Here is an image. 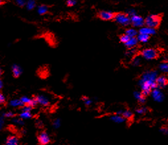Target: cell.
Segmentation results:
<instances>
[{"instance_id": "6da1fadb", "label": "cell", "mask_w": 168, "mask_h": 145, "mask_svg": "<svg viewBox=\"0 0 168 145\" xmlns=\"http://www.w3.org/2000/svg\"><path fill=\"white\" fill-rule=\"evenodd\" d=\"M157 73L156 71H150L144 73L140 81V85L142 88V92L146 96L152 92V90L157 88L156 79Z\"/></svg>"}, {"instance_id": "7a4b0ae2", "label": "cell", "mask_w": 168, "mask_h": 145, "mask_svg": "<svg viewBox=\"0 0 168 145\" xmlns=\"http://www.w3.org/2000/svg\"><path fill=\"white\" fill-rule=\"evenodd\" d=\"M162 21V16L159 15H150L145 19V25L146 27L156 29L159 27Z\"/></svg>"}, {"instance_id": "3957f363", "label": "cell", "mask_w": 168, "mask_h": 145, "mask_svg": "<svg viewBox=\"0 0 168 145\" xmlns=\"http://www.w3.org/2000/svg\"><path fill=\"white\" fill-rule=\"evenodd\" d=\"M114 21L122 26H128L130 24V17L126 13H117L115 14Z\"/></svg>"}, {"instance_id": "277c9868", "label": "cell", "mask_w": 168, "mask_h": 145, "mask_svg": "<svg viewBox=\"0 0 168 145\" xmlns=\"http://www.w3.org/2000/svg\"><path fill=\"white\" fill-rule=\"evenodd\" d=\"M141 55L147 60H152L158 57V52L154 48H146L141 52Z\"/></svg>"}, {"instance_id": "5b68a950", "label": "cell", "mask_w": 168, "mask_h": 145, "mask_svg": "<svg viewBox=\"0 0 168 145\" xmlns=\"http://www.w3.org/2000/svg\"><path fill=\"white\" fill-rule=\"evenodd\" d=\"M115 14V13L111 11H101L98 13L97 16L103 21H111V20H114Z\"/></svg>"}, {"instance_id": "8992f818", "label": "cell", "mask_w": 168, "mask_h": 145, "mask_svg": "<svg viewBox=\"0 0 168 145\" xmlns=\"http://www.w3.org/2000/svg\"><path fill=\"white\" fill-rule=\"evenodd\" d=\"M130 24L133 25V27H142L145 25V20L139 15H135L130 17Z\"/></svg>"}, {"instance_id": "52a82bcc", "label": "cell", "mask_w": 168, "mask_h": 145, "mask_svg": "<svg viewBox=\"0 0 168 145\" xmlns=\"http://www.w3.org/2000/svg\"><path fill=\"white\" fill-rule=\"evenodd\" d=\"M38 140L39 143L42 145H46L50 142V137H49L48 134L45 131L41 132V133L38 134Z\"/></svg>"}, {"instance_id": "ba28073f", "label": "cell", "mask_w": 168, "mask_h": 145, "mask_svg": "<svg viewBox=\"0 0 168 145\" xmlns=\"http://www.w3.org/2000/svg\"><path fill=\"white\" fill-rule=\"evenodd\" d=\"M157 88H164L168 85V79L164 75L159 76L156 79Z\"/></svg>"}, {"instance_id": "9c48e42d", "label": "cell", "mask_w": 168, "mask_h": 145, "mask_svg": "<svg viewBox=\"0 0 168 145\" xmlns=\"http://www.w3.org/2000/svg\"><path fill=\"white\" fill-rule=\"evenodd\" d=\"M20 99L25 105H28L31 107H34L38 104L37 101L36 100L35 98H30L27 97V96H23V97H21Z\"/></svg>"}, {"instance_id": "30bf717a", "label": "cell", "mask_w": 168, "mask_h": 145, "mask_svg": "<svg viewBox=\"0 0 168 145\" xmlns=\"http://www.w3.org/2000/svg\"><path fill=\"white\" fill-rule=\"evenodd\" d=\"M152 96L154 99V100H156L157 102H162L164 100V95H163V94L161 92V91L157 88H154V90H152Z\"/></svg>"}, {"instance_id": "8fae6325", "label": "cell", "mask_w": 168, "mask_h": 145, "mask_svg": "<svg viewBox=\"0 0 168 145\" xmlns=\"http://www.w3.org/2000/svg\"><path fill=\"white\" fill-rule=\"evenodd\" d=\"M36 100L37 101V103L40 104L41 106H47L49 105V100L48 98H46L45 96L44 95H37L35 97Z\"/></svg>"}, {"instance_id": "7c38bea8", "label": "cell", "mask_w": 168, "mask_h": 145, "mask_svg": "<svg viewBox=\"0 0 168 145\" xmlns=\"http://www.w3.org/2000/svg\"><path fill=\"white\" fill-rule=\"evenodd\" d=\"M139 33L140 34H144L149 36H152L156 34V29L150 28L148 27H142V29H140Z\"/></svg>"}, {"instance_id": "4fadbf2b", "label": "cell", "mask_w": 168, "mask_h": 145, "mask_svg": "<svg viewBox=\"0 0 168 145\" xmlns=\"http://www.w3.org/2000/svg\"><path fill=\"white\" fill-rule=\"evenodd\" d=\"M138 40L137 39V38L136 37L130 38L128 41L126 42L125 45L126 46V48H128L129 50L133 49V48L137 45V44H138Z\"/></svg>"}, {"instance_id": "5bb4252c", "label": "cell", "mask_w": 168, "mask_h": 145, "mask_svg": "<svg viewBox=\"0 0 168 145\" xmlns=\"http://www.w3.org/2000/svg\"><path fill=\"white\" fill-rule=\"evenodd\" d=\"M19 144V139L15 136H9L7 138L6 141V145H18Z\"/></svg>"}, {"instance_id": "9a60e30c", "label": "cell", "mask_w": 168, "mask_h": 145, "mask_svg": "<svg viewBox=\"0 0 168 145\" xmlns=\"http://www.w3.org/2000/svg\"><path fill=\"white\" fill-rule=\"evenodd\" d=\"M117 114H119V115L122 116L125 119H131L133 118V113L132 111L129 110H120L117 111Z\"/></svg>"}, {"instance_id": "2e32d148", "label": "cell", "mask_w": 168, "mask_h": 145, "mask_svg": "<svg viewBox=\"0 0 168 145\" xmlns=\"http://www.w3.org/2000/svg\"><path fill=\"white\" fill-rule=\"evenodd\" d=\"M12 73L13 77L15 78L19 77L22 73V69L21 68L19 65L15 64L12 66Z\"/></svg>"}, {"instance_id": "e0dca14e", "label": "cell", "mask_w": 168, "mask_h": 145, "mask_svg": "<svg viewBox=\"0 0 168 145\" xmlns=\"http://www.w3.org/2000/svg\"><path fill=\"white\" fill-rule=\"evenodd\" d=\"M110 119L116 123H122L125 121V119L122 116L117 113H116L115 115L111 116Z\"/></svg>"}, {"instance_id": "ac0fdd59", "label": "cell", "mask_w": 168, "mask_h": 145, "mask_svg": "<svg viewBox=\"0 0 168 145\" xmlns=\"http://www.w3.org/2000/svg\"><path fill=\"white\" fill-rule=\"evenodd\" d=\"M134 96L140 103L144 104L146 102V96L143 95L142 92H135L134 93Z\"/></svg>"}, {"instance_id": "d6986e66", "label": "cell", "mask_w": 168, "mask_h": 145, "mask_svg": "<svg viewBox=\"0 0 168 145\" xmlns=\"http://www.w3.org/2000/svg\"><path fill=\"white\" fill-rule=\"evenodd\" d=\"M9 106L13 108H17V107H23L25 106V104L22 102L21 99H15L9 102Z\"/></svg>"}, {"instance_id": "ffe728a7", "label": "cell", "mask_w": 168, "mask_h": 145, "mask_svg": "<svg viewBox=\"0 0 168 145\" xmlns=\"http://www.w3.org/2000/svg\"><path fill=\"white\" fill-rule=\"evenodd\" d=\"M48 11V7L45 5H41V6H38L37 8V12L40 15H45L47 13Z\"/></svg>"}, {"instance_id": "44dd1931", "label": "cell", "mask_w": 168, "mask_h": 145, "mask_svg": "<svg viewBox=\"0 0 168 145\" xmlns=\"http://www.w3.org/2000/svg\"><path fill=\"white\" fill-rule=\"evenodd\" d=\"M150 36L144 34H140L139 33L138 36H137V39H138V42L145 43L148 41L150 39Z\"/></svg>"}, {"instance_id": "7402d4cb", "label": "cell", "mask_w": 168, "mask_h": 145, "mask_svg": "<svg viewBox=\"0 0 168 145\" xmlns=\"http://www.w3.org/2000/svg\"><path fill=\"white\" fill-rule=\"evenodd\" d=\"M20 118L22 119H27L32 118V113L30 111H22L19 114Z\"/></svg>"}, {"instance_id": "603a6c76", "label": "cell", "mask_w": 168, "mask_h": 145, "mask_svg": "<svg viewBox=\"0 0 168 145\" xmlns=\"http://www.w3.org/2000/svg\"><path fill=\"white\" fill-rule=\"evenodd\" d=\"M159 70L163 73H168V63L167 62H163L160 63L159 65Z\"/></svg>"}, {"instance_id": "cb8c5ba5", "label": "cell", "mask_w": 168, "mask_h": 145, "mask_svg": "<svg viewBox=\"0 0 168 145\" xmlns=\"http://www.w3.org/2000/svg\"><path fill=\"white\" fill-rule=\"evenodd\" d=\"M125 34H127L129 37L133 38V37H136V36L137 35V34H138V32H137V31L135 29H128L126 30Z\"/></svg>"}, {"instance_id": "d4e9b609", "label": "cell", "mask_w": 168, "mask_h": 145, "mask_svg": "<svg viewBox=\"0 0 168 145\" xmlns=\"http://www.w3.org/2000/svg\"><path fill=\"white\" fill-rule=\"evenodd\" d=\"M36 6V2L35 0H28L26 4V7L28 10H32L35 8Z\"/></svg>"}, {"instance_id": "484cf974", "label": "cell", "mask_w": 168, "mask_h": 145, "mask_svg": "<svg viewBox=\"0 0 168 145\" xmlns=\"http://www.w3.org/2000/svg\"><path fill=\"white\" fill-rule=\"evenodd\" d=\"M130 39V37H129L127 34H124L121 35L120 36V42L123 43L124 44H125Z\"/></svg>"}, {"instance_id": "4316f807", "label": "cell", "mask_w": 168, "mask_h": 145, "mask_svg": "<svg viewBox=\"0 0 168 145\" xmlns=\"http://www.w3.org/2000/svg\"><path fill=\"white\" fill-rule=\"evenodd\" d=\"M12 123L15 125H24V121L23 119L21 118H13L12 119Z\"/></svg>"}, {"instance_id": "83f0119b", "label": "cell", "mask_w": 168, "mask_h": 145, "mask_svg": "<svg viewBox=\"0 0 168 145\" xmlns=\"http://www.w3.org/2000/svg\"><path fill=\"white\" fill-rule=\"evenodd\" d=\"M140 63L141 59L139 57V56H135L132 60V64L134 66H138L140 65Z\"/></svg>"}, {"instance_id": "f1b7e54d", "label": "cell", "mask_w": 168, "mask_h": 145, "mask_svg": "<svg viewBox=\"0 0 168 145\" xmlns=\"http://www.w3.org/2000/svg\"><path fill=\"white\" fill-rule=\"evenodd\" d=\"M148 109L146 108V107H141L136 110V113L140 114V115H142V114L146 113L148 111Z\"/></svg>"}, {"instance_id": "f546056e", "label": "cell", "mask_w": 168, "mask_h": 145, "mask_svg": "<svg viewBox=\"0 0 168 145\" xmlns=\"http://www.w3.org/2000/svg\"><path fill=\"white\" fill-rule=\"evenodd\" d=\"M61 121L59 119H56L53 122V127L55 129H58L60 127Z\"/></svg>"}, {"instance_id": "4dcf8cb0", "label": "cell", "mask_w": 168, "mask_h": 145, "mask_svg": "<svg viewBox=\"0 0 168 145\" xmlns=\"http://www.w3.org/2000/svg\"><path fill=\"white\" fill-rule=\"evenodd\" d=\"M4 118H13V117H14L15 116V113L13 112V111H7V112L6 113H4L3 115Z\"/></svg>"}, {"instance_id": "1f68e13d", "label": "cell", "mask_w": 168, "mask_h": 145, "mask_svg": "<svg viewBox=\"0 0 168 145\" xmlns=\"http://www.w3.org/2000/svg\"><path fill=\"white\" fill-rule=\"evenodd\" d=\"M15 1L17 6L21 7L25 6L26 4H27V2H26L25 0H15Z\"/></svg>"}, {"instance_id": "d6a6232c", "label": "cell", "mask_w": 168, "mask_h": 145, "mask_svg": "<svg viewBox=\"0 0 168 145\" xmlns=\"http://www.w3.org/2000/svg\"><path fill=\"white\" fill-rule=\"evenodd\" d=\"M77 1L76 0H67L66 4L68 7H72L74 6L76 4Z\"/></svg>"}, {"instance_id": "836d02e7", "label": "cell", "mask_w": 168, "mask_h": 145, "mask_svg": "<svg viewBox=\"0 0 168 145\" xmlns=\"http://www.w3.org/2000/svg\"><path fill=\"white\" fill-rule=\"evenodd\" d=\"M82 100H84V103H85V104H86V106H90L91 104V103H92V100H90L89 98H87V97H83L82 98Z\"/></svg>"}, {"instance_id": "e575fe53", "label": "cell", "mask_w": 168, "mask_h": 145, "mask_svg": "<svg viewBox=\"0 0 168 145\" xmlns=\"http://www.w3.org/2000/svg\"><path fill=\"white\" fill-rule=\"evenodd\" d=\"M33 107L28 106V105H25L24 106L22 107V111H30L32 110Z\"/></svg>"}, {"instance_id": "d590c367", "label": "cell", "mask_w": 168, "mask_h": 145, "mask_svg": "<svg viewBox=\"0 0 168 145\" xmlns=\"http://www.w3.org/2000/svg\"><path fill=\"white\" fill-rule=\"evenodd\" d=\"M126 14H127L129 17H131L134 16V15H136V13L134 9H129L127 11V13H126Z\"/></svg>"}, {"instance_id": "8d00e7d4", "label": "cell", "mask_w": 168, "mask_h": 145, "mask_svg": "<svg viewBox=\"0 0 168 145\" xmlns=\"http://www.w3.org/2000/svg\"><path fill=\"white\" fill-rule=\"evenodd\" d=\"M6 97H5V96L2 93L0 94V103H1V104H5V102H6Z\"/></svg>"}, {"instance_id": "74e56055", "label": "cell", "mask_w": 168, "mask_h": 145, "mask_svg": "<svg viewBox=\"0 0 168 145\" xmlns=\"http://www.w3.org/2000/svg\"><path fill=\"white\" fill-rule=\"evenodd\" d=\"M4 117L2 116L1 118H0V129H2V128H3V127L4 125Z\"/></svg>"}, {"instance_id": "f35d334b", "label": "cell", "mask_w": 168, "mask_h": 145, "mask_svg": "<svg viewBox=\"0 0 168 145\" xmlns=\"http://www.w3.org/2000/svg\"><path fill=\"white\" fill-rule=\"evenodd\" d=\"M160 131L162 132L164 134H167L168 133V128L167 127H162L160 129Z\"/></svg>"}, {"instance_id": "ab89813d", "label": "cell", "mask_w": 168, "mask_h": 145, "mask_svg": "<svg viewBox=\"0 0 168 145\" xmlns=\"http://www.w3.org/2000/svg\"><path fill=\"white\" fill-rule=\"evenodd\" d=\"M3 86H4L3 81H2L1 80V81H0V88H3Z\"/></svg>"}, {"instance_id": "60d3db41", "label": "cell", "mask_w": 168, "mask_h": 145, "mask_svg": "<svg viewBox=\"0 0 168 145\" xmlns=\"http://www.w3.org/2000/svg\"><path fill=\"white\" fill-rule=\"evenodd\" d=\"M37 125H38V126L39 127H42V122L37 121Z\"/></svg>"}, {"instance_id": "b9f144b4", "label": "cell", "mask_w": 168, "mask_h": 145, "mask_svg": "<svg viewBox=\"0 0 168 145\" xmlns=\"http://www.w3.org/2000/svg\"><path fill=\"white\" fill-rule=\"evenodd\" d=\"M2 73H3V71H2V70L1 69V75H2Z\"/></svg>"}]
</instances>
